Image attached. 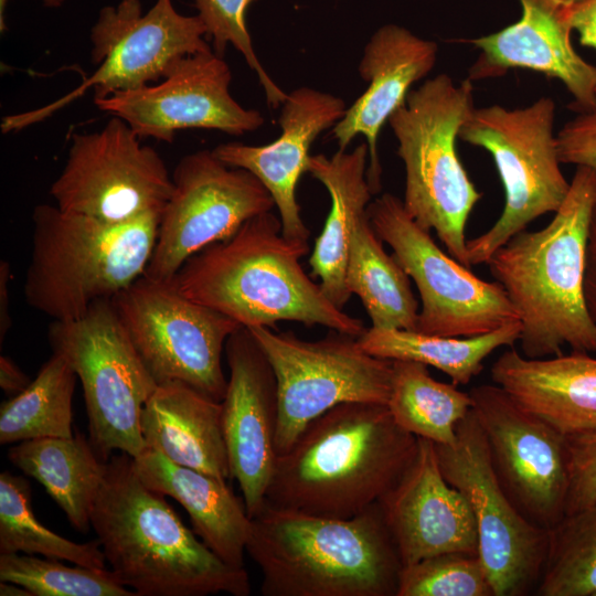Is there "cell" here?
<instances>
[{
    "label": "cell",
    "instance_id": "1",
    "mask_svg": "<svg viewBox=\"0 0 596 596\" xmlns=\"http://www.w3.org/2000/svg\"><path fill=\"white\" fill-rule=\"evenodd\" d=\"M418 437L386 404L348 402L312 419L277 456L265 503L294 512L353 518L377 503L415 458Z\"/></svg>",
    "mask_w": 596,
    "mask_h": 596
},
{
    "label": "cell",
    "instance_id": "2",
    "mask_svg": "<svg viewBox=\"0 0 596 596\" xmlns=\"http://www.w3.org/2000/svg\"><path fill=\"white\" fill-rule=\"evenodd\" d=\"M308 252V242L286 237L279 216L268 211L191 256L169 284L242 327L288 320L359 338L363 321L336 306L302 268Z\"/></svg>",
    "mask_w": 596,
    "mask_h": 596
},
{
    "label": "cell",
    "instance_id": "3",
    "mask_svg": "<svg viewBox=\"0 0 596 596\" xmlns=\"http://www.w3.org/2000/svg\"><path fill=\"white\" fill-rule=\"evenodd\" d=\"M596 170L576 167L568 193L551 222L521 231L487 265L504 289L522 327L521 353L529 359L596 352V326L585 298L589 223Z\"/></svg>",
    "mask_w": 596,
    "mask_h": 596
},
{
    "label": "cell",
    "instance_id": "4",
    "mask_svg": "<svg viewBox=\"0 0 596 596\" xmlns=\"http://www.w3.org/2000/svg\"><path fill=\"white\" fill-rule=\"evenodd\" d=\"M166 496L148 488L134 457L106 461L91 513L110 571L137 596H247L248 573L224 563L188 529Z\"/></svg>",
    "mask_w": 596,
    "mask_h": 596
},
{
    "label": "cell",
    "instance_id": "5",
    "mask_svg": "<svg viewBox=\"0 0 596 596\" xmlns=\"http://www.w3.org/2000/svg\"><path fill=\"white\" fill-rule=\"evenodd\" d=\"M246 553L264 596H396L403 567L379 502L350 519L264 502L251 518Z\"/></svg>",
    "mask_w": 596,
    "mask_h": 596
},
{
    "label": "cell",
    "instance_id": "6",
    "mask_svg": "<svg viewBox=\"0 0 596 596\" xmlns=\"http://www.w3.org/2000/svg\"><path fill=\"white\" fill-rule=\"evenodd\" d=\"M161 212L109 223L40 204L23 292L28 305L67 321L141 277L155 248Z\"/></svg>",
    "mask_w": 596,
    "mask_h": 596
},
{
    "label": "cell",
    "instance_id": "7",
    "mask_svg": "<svg viewBox=\"0 0 596 596\" xmlns=\"http://www.w3.org/2000/svg\"><path fill=\"white\" fill-rule=\"evenodd\" d=\"M472 92L469 78L456 84L438 74L411 89L389 118L405 168L406 212L469 268L466 225L481 193L459 160L456 140L475 107Z\"/></svg>",
    "mask_w": 596,
    "mask_h": 596
},
{
    "label": "cell",
    "instance_id": "8",
    "mask_svg": "<svg viewBox=\"0 0 596 596\" xmlns=\"http://www.w3.org/2000/svg\"><path fill=\"white\" fill-rule=\"evenodd\" d=\"M554 118V100L541 97L523 108L473 107L460 127L458 138L491 155L505 194L497 222L467 241L470 266L487 264L512 236L564 202L571 182L560 167Z\"/></svg>",
    "mask_w": 596,
    "mask_h": 596
},
{
    "label": "cell",
    "instance_id": "9",
    "mask_svg": "<svg viewBox=\"0 0 596 596\" xmlns=\"http://www.w3.org/2000/svg\"><path fill=\"white\" fill-rule=\"evenodd\" d=\"M47 340L83 389L89 441L102 459L114 450L136 458L146 448L141 412L158 384L138 355L110 299L81 318L52 321Z\"/></svg>",
    "mask_w": 596,
    "mask_h": 596
},
{
    "label": "cell",
    "instance_id": "10",
    "mask_svg": "<svg viewBox=\"0 0 596 596\" xmlns=\"http://www.w3.org/2000/svg\"><path fill=\"white\" fill-rule=\"evenodd\" d=\"M205 35L199 15L181 14L172 0H156L146 13L140 0L106 6L91 31V60L97 66L94 73L41 108L4 117L1 129L9 132L39 123L91 88L94 99H100L158 82L180 57L210 51Z\"/></svg>",
    "mask_w": 596,
    "mask_h": 596
},
{
    "label": "cell",
    "instance_id": "11",
    "mask_svg": "<svg viewBox=\"0 0 596 596\" xmlns=\"http://www.w3.org/2000/svg\"><path fill=\"white\" fill-rule=\"evenodd\" d=\"M247 329L276 376L277 456L292 446L312 419L339 404H387L393 361L368 353L358 338L332 331L326 338L308 341L269 327Z\"/></svg>",
    "mask_w": 596,
    "mask_h": 596
},
{
    "label": "cell",
    "instance_id": "12",
    "mask_svg": "<svg viewBox=\"0 0 596 596\" xmlns=\"http://www.w3.org/2000/svg\"><path fill=\"white\" fill-rule=\"evenodd\" d=\"M110 300L158 385L181 382L223 401L227 379L222 354L230 336L242 327L238 322L143 275Z\"/></svg>",
    "mask_w": 596,
    "mask_h": 596
},
{
    "label": "cell",
    "instance_id": "13",
    "mask_svg": "<svg viewBox=\"0 0 596 596\" xmlns=\"http://www.w3.org/2000/svg\"><path fill=\"white\" fill-rule=\"evenodd\" d=\"M370 222L382 242L414 281L421 298L417 332L472 337L519 320L498 281H486L444 253L406 212L403 201L383 193L368 206Z\"/></svg>",
    "mask_w": 596,
    "mask_h": 596
},
{
    "label": "cell",
    "instance_id": "14",
    "mask_svg": "<svg viewBox=\"0 0 596 596\" xmlns=\"http://www.w3.org/2000/svg\"><path fill=\"white\" fill-rule=\"evenodd\" d=\"M445 479L468 500L477 524L478 554L494 596L535 590L544 567L549 531L531 523L511 502L492 468L483 430L470 408L448 445L435 444Z\"/></svg>",
    "mask_w": 596,
    "mask_h": 596
},
{
    "label": "cell",
    "instance_id": "15",
    "mask_svg": "<svg viewBox=\"0 0 596 596\" xmlns=\"http://www.w3.org/2000/svg\"><path fill=\"white\" fill-rule=\"evenodd\" d=\"M117 116L99 131L74 134L50 194L62 211L109 223L162 212L172 175L160 155Z\"/></svg>",
    "mask_w": 596,
    "mask_h": 596
},
{
    "label": "cell",
    "instance_id": "16",
    "mask_svg": "<svg viewBox=\"0 0 596 596\" xmlns=\"http://www.w3.org/2000/svg\"><path fill=\"white\" fill-rule=\"evenodd\" d=\"M172 182L143 274L163 283H169L191 256L275 206L270 193L252 172L227 166L212 150L182 157Z\"/></svg>",
    "mask_w": 596,
    "mask_h": 596
},
{
    "label": "cell",
    "instance_id": "17",
    "mask_svg": "<svg viewBox=\"0 0 596 596\" xmlns=\"http://www.w3.org/2000/svg\"><path fill=\"white\" fill-rule=\"evenodd\" d=\"M469 394L500 486L523 517L549 531L565 515L567 437L494 383Z\"/></svg>",
    "mask_w": 596,
    "mask_h": 596
},
{
    "label": "cell",
    "instance_id": "18",
    "mask_svg": "<svg viewBox=\"0 0 596 596\" xmlns=\"http://www.w3.org/2000/svg\"><path fill=\"white\" fill-rule=\"evenodd\" d=\"M231 79L227 63L210 50L180 57L158 84L94 102L125 120L140 138L172 142L178 130L190 128L240 136L258 129L264 117L232 97Z\"/></svg>",
    "mask_w": 596,
    "mask_h": 596
},
{
    "label": "cell",
    "instance_id": "19",
    "mask_svg": "<svg viewBox=\"0 0 596 596\" xmlns=\"http://www.w3.org/2000/svg\"><path fill=\"white\" fill-rule=\"evenodd\" d=\"M230 369L222 404V429L232 479L252 518L264 504L277 459L278 394L274 370L246 327L225 343Z\"/></svg>",
    "mask_w": 596,
    "mask_h": 596
},
{
    "label": "cell",
    "instance_id": "20",
    "mask_svg": "<svg viewBox=\"0 0 596 596\" xmlns=\"http://www.w3.org/2000/svg\"><path fill=\"white\" fill-rule=\"evenodd\" d=\"M379 503L403 566L445 552L478 554L472 509L443 476L433 441L418 437L414 460Z\"/></svg>",
    "mask_w": 596,
    "mask_h": 596
},
{
    "label": "cell",
    "instance_id": "21",
    "mask_svg": "<svg viewBox=\"0 0 596 596\" xmlns=\"http://www.w3.org/2000/svg\"><path fill=\"white\" fill-rule=\"evenodd\" d=\"M279 137L268 145L226 142L212 151L224 163L252 172L270 193L278 210L283 234L308 242L310 232L300 214L296 189L307 172L312 142L345 114V103L332 94L299 87L281 104Z\"/></svg>",
    "mask_w": 596,
    "mask_h": 596
},
{
    "label": "cell",
    "instance_id": "22",
    "mask_svg": "<svg viewBox=\"0 0 596 596\" xmlns=\"http://www.w3.org/2000/svg\"><path fill=\"white\" fill-rule=\"evenodd\" d=\"M522 15L515 23L468 42L480 50L469 79L526 68L561 81L578 111L596 108V66L586 62L571 42L565 8L555 0H519Z\"/></svg>",
    "mask_w": 596,
    "mask_h": 596
},
{
    "label": "cell",
    "instance_id": "23",
    "mask_svg": "<svg viewBox=\"0 0 596 596\" xmlns=\"http://www.w3.org/2000/svg\"><path fill=\"white\" fill-rule=\"evenodd\" d=\"M437 51L434 41L393 23L377 29L364 46L358 68L368 88L333 126L331 135L341 150L347 149L356 136L365 138L369 150L366 179L373 194L381 190L380 131L405 103L411 86L434 68Z\"/></svg>",
    "mask_w": 596,
    "mask_h": 596
},
{
    "label": "cell",
    "instance_id": "24",
    "mask_svg": "<svg viewBox=\"0 0 596 596\" xmlns=\"http://www.w3.org/2000/svg\"><path fill=\"white\" fill-rule=\"evenodd\" d=\"M494 384L565 436L596 432V358L572 351L529 359L514 348L490 369Z\"/></svg>",
    "mask_w": 596,
    "mask_h": 596
},
{
    "label": "cell",
    "instance_id": "25",
    "mask_svg": "<svg viewBox=\"0 0 596 596\" xmlns=\"http://www.w3.org/2000/svg\"><path fill=\"white\" fill-rule=\"evenodd\" d=\"M134 460L143 483L177 500L194 533L216 556L232 567H245L251 517L244 499L234 494L227 481L177 465L148 447Z\"/></svg>",
    "mask_w": 596,
    "mask_h": 596
},
{
    "label": "cell",
    "instance_id": "26",
    "mask_svg": "<svg viewBox=\"0 0 596 596\" xmlns=\"http://www.w3.org/2000/svg\"><path fill=\"white\" fill-rule=\"evenodd\" d=\"M146 447L172 462L232 479L222 429V404L181 382L159 384L140 418Z\"/></svg>",
    "mask_w": 596,
    "mask_h": 596
},
{
    "label": "cell",
    "instance_id": "27",
    "mask_svg": "<svg viewBox=\"0 0 596 596\" xmlns=\"http://www.w3.org/2000/svg\"><path fill=\"white\" fill-rule=\"evenodd\" d=\"M366 142L352 151L339 149L331 157H309L307 172L328 191L330 212L309 258L310 276L319 278L326 296L339 308L352 296L345 286V268L353 228L368 211L373 195L366 179Z\"/></svg>",
    "mask_w": 596,
    "mask_h": 596
},
{
    "label": "cell",
    "instance_id": "28",
    "mask_svg": "<svg viewBox=\"0 0 596 596\" xmlns=\"http://www.w3.org/2000/svg\"><path fill=\"white\" fill-rule=\"evenodd\" d=\"M8 458L45 488L73 528L82 533L89 530L107 460L83 434L23 440L10 448Z\"/></svg>",
    "mask_w": 596,
    "mask_h": 596
},
{
    "label": "cell",
    "instance_id": "29",
    "mask_svg": "<svg viewBox=\"0 0 596 596\" xmlns=\"http://www.w3.org/2000/svg\"><path fill=\"white\" fill-rule=\"evenodd\" d=\"M409 280L393 254L383 248L366 211L351 236L345 286L361 299L371 327L416 330L419 306Z\"/></svg>",
    "mask_w": 596,
    "mask_h": 596
},
{
    "label": "cell",
    "instance_id": "30",
    "mask_svg": "<svg viewBox=\"0 0 596 596\" xmlns=\"http://www.w3.org/2000/svg\"><path fill=\"white\" fill-rule=\"evenodd\" d=\"M521 331L519 320L472 337H444L370 327L358 341L372 355L430 365L448 375L451 383L458 386L468 384L477 376L483 369V361L493 351L501 347H513Z\"/></svg>",
    "mask_w": 596,
    "mask_h": 596
},
{
    "label": "cell",
    "instance_id": "31",
    "mask_svg": "<svg viewBox=\"0 0 596 596\" xmlns=\"http://www.w3.org/2000/svg\"><path fill=\"white\" fill-rule=\"evenodd\" d=\"M469 392L454 383L436 381L427 365L394 360L387 407L395 422L416 437L448 445L456 438L458 423L471 408Z\"/></svg>",
    "mask_w": 596,
    "mask_h": 596
},
{
    "label": "cell",
    "instance_id": "32",
    "mask_svg": "<svg viewBox=\"0 0 596 596\" xmlns=\"http://www.w3.org/2000/svg\"><path fill=\"white\" fill-rule=\"evenodd\" d=\"M76 379L70 364L53 353L26 389L1 404L0 444L73 437Z\"/></svg>",
    "mask_w": 596,
    "mask_h": 596
},
{
    "label": "cell",
    "instance_id": "33",
    "mask_svg": "<svg viewBox=\"0 0 596 596\" xmlns=\"http://www.w3.org/2000/svg\"><path fill=\"white\" fill-rule=\"evenodd\" d=\"M97 540L70 541L45 528L32 510L29 481L9 471L0 475V554L23 553L68 561L91 568H106Z\"/></svg>",
    "mask_w": 596,
    "mask_h": 596
},
{
    "label": "cell",
    "instance_id": "34",
    "mask_svg": "<svg viewBox=\"0 0 596 596\" xmlns=\"http://www.w3.org/2000/svg\"><path fill=\"white\" fill-rule=\"evenodd\" d=\"M540 596H596V502L549 530Z\"/></svg>",
    "mask_w": 596,
    "mask_h": 596
},
{
    "label": "cell",
    "instance_id": "35",
    "mask_svg": "<svg viewBox=\"0 0 596 596\" xmlns=\"http://www.w3.org/2000/svg\"><path fill=\"white\" fill-rule=\"evenodd\" d=\"M0 581L17 583L33 596H137L106 568L63 565L29 554H0Z\"/></svg>",
    "mask_w": 596,
    "mask_h": 596
},
{
    "label": "cell",
    "instance_id": "36",
    "mask_svg": "<svg viewBox=\"0 0 596 596\" xmlns=\"http://www.w3.org/2000/svg\"><path fill=\"white\" fill-rule=\"evenodd\" d=\"M396 596H494L476 553L445 552L403 566Z\"/></svg>",
    "mask_w": 596,
    "mask_h": 596
},
{
    "label": "cell",
    "instance_id": "37",
    "mask_svg": "<svg viewBox=\"0 0 596 596\" xmlns=\"http://www.w3.org/2000/svg\"><path fill=\"white\" fill-rule=\"evenodd\" d=\"M256 0H193L198 15L212 39L214 52L223 56L232 44L253 70L265 92L268 106L281 105L287 94L272 79L259 62L246 26V10Z\"/></svg>",
    "mask_w": 596,
    "mask_h": 596
},
{
    "label": "cell",
    "instance_id": "38",
    "mask_svg": "<svg viewBox=\"0 0 596 596\" xmlns=\"http://www.w3.org/2000/svg\"><path fill=\"white\" fill-rule=\"evenodd\" d=\"M566 437L570 447V488L565 514L596 502V432Z\"/></svg>",
    "mask_w": 596,
    "mask_h": 596
},
{
    "label": "cell",
    "instance_id": "39",
    "mask_svg": "<svg viewBox=\"0 0 596 596\" xmlns=\"http://www.w3.org/2000/svg\"><path fill=\"white\" fill-rule=\"evenodd\" d=\"M562 163L596 170V108L578 113L556 135Z\"/></svg>",
    "mask_w": 596,
    "mask_h": 596
},
{
    "label": "cell",
    "instance_id": "40",
    "mask_svg": "<svg viewBox=\"0 0 596 596\" xmlns=\"http://www.w3.org/2000/svg\"><path fill=\"white\" fill-rule=\"evenodd\" d=\"M567 22L582 45L596 50V0H581L564 7Z\"/></svg>",
    "mask_w": 596,
    "mask_h": 596
},
{
    "label": "cell",
    "instance_id": "41",
    "mask_svg": "<svg viewBox=\"0 0 596 596\" xmlns=\"http://www.w3.org/2000/svg\"><path fill=\"white\" fill-rule=\"evenodd\" d=\"M31 380L8 356H0V386L7 395L14 396L29 386Z\"/></svg>",
    "mask_w": 596,
    "mask_h": 596
},
{
    "label": "cell",
    "instance_id": "42",
    "mask_svg": "<svg viewBox=\"0 0 596 596\" xmlns=\"http://www.w3.org/2000/svg\"><path fill=\"white\" fill-rule=\"evenodd\" d=\"M9 263L2 260L0 263V344L3 343V339L12 324L9 313Z\"/></svg>",
    "mask_w": 596,
    "mask_h": 596
},
{
    "label": "cell",
    "instance_id": "43",
    "mask_svg": "<svg viewBox=\"0 0 596 596\" xmlns=\"http://www.w3.org/2000/svg\"><path fill=\"white\" fill-rule=\"evenodd\" d=\"M585 298L589 316L596 326V254L589 252L585 275Z\"/></svg>",
    "mask_w": 596,
    "mask_h": 596
},
{
    "label": "cell",
    "instance_id": "44",
    "mask_svg": "<svg viewBox=\"0 0 596 596\" xmlns=\"http://www.w3.org/2000/svg\"><path fill=\"white\" fill-rule=\"evenodd\" d=\"M0 595L1 596H33V594L25 587L12 583L0 581Z\"/></svg>",
    "mask_w": 596,
    "mask_h": 596
},
{
    "label": "cell",
    "instance_id": "45",
    "mask_svg": "<svg viewBox=\"0 0 596 596\" xmlns=\"http://www.w3.org/2000/svg\"><path fill=\"white\" fill-rule=\"evenodd\" d=\"M66 0H42L43 4L50 8L61 7ZM8 0H0V31L4 32L7 30L6 25V7Z\"/></svg>",
    "mask_w": 596,
    "mask_h": 596
},
{
    "label": "cell",
    "instance_id": "46",
    "mask_svg": "<svg viewBox=\"0 0 596 596\" xmlns=\"http://www.w3.org/2000/svg\"><path fill=\"white\" fill-rule=\"evenodd\" d=\"M588 252L596 254V200L593 206L589 223Z\"/></svg>",
    "mask_w": 596,
    "mask_h": 596
},
{
    "label": "cell",
    "instance_id": "47",
    "mask_svg": "<svg viewBox=\"0 0 596 596\" xmlns=\"http://www.w3.org/2000/svg\"><path fill=\"white\" fill-rule=\"evenodd\" d=\"M560 6L562 7H570V6H573L574 3L581 1V0H555Z\"/></svg>",
    "mask_w": 596,
    "mask_h": 596
}]
</instances>
